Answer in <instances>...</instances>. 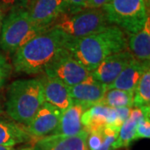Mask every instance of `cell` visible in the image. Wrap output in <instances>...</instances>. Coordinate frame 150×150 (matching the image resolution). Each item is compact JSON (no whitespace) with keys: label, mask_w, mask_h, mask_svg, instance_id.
I'll list each match as a JSON object with an SVG mask.
<instances>
[{"label":"cell","mask_w":150,"mask_h":150,"mask_svg":"<svg viewBox=\"0 0 150 150\" xmlns=\"http://www.w3.org/2000/svg\"><path fill=\"white\" fill-rule=\"evenodd\" d=\"M150 106V69L141 77L134 92V107Z\"/></svg>","instance_id":"obj_21"},{"label":"cell","mask_w":150,"mask_h":150,"mask_svg":"<svg viewBox=\"0 0 150 150\" xmlns=\"http://www.w3.org/2000/svg\"><path fill=\"white\" fill-rule=\"evenodd\" d=\"M144 1H145L146 5L148 6V8H149V0H144Z\"/></svg>","instance_id":"obj_31"},{"label":"cell","mask_w":150,"mask_h":150,"mask_svg":"<svg viewBox=\"0 0 150 150\" xmlns=\"http://www.w3.org/2000/svg\"><path fill=\"white\" fill-rule=\"evenodd\" d=\"M134 58L129 49L111 54L103 59L95 69L90 72V74L95 80L108 86L117 79Z\"/></svg>","instance_id":"obj_11"},{"label":"cell","mask_w":150,"mask_h":150,"mask_svg":"<svg viewBox=\"0 0 150 150\" xmlns=\"http://www.w3.org/2000/svg\"><path fill=\"white\" fill-rule=\"evenodd\" d=\"M88 133L83 129L79 134L72 136L50 134L33 139L28 146L21 150H89L88 146Z\"/></svg>","instance_id":"obj_8"},{"label":"cell","mask_w":150,"mask_h":150,"mask_svg":"<svg viewBox=\"0 0 150 150\" xmlns=\"http://www.w3.org/2000/svg\"><path fill=\"white\" fill-rule=\"evenodd\" d=\"M95 105H103L111 108L134 107V92L117 88L107 89L102 99Z\"/></svg>","instance_id":"obj_20"},{"label":"cell","mask_w":150,"mask_h":150,"mask_svg":"<svg viewBox=\"0 0 150 150\" xmlns=\"http://www.w3.org/2000/svg\"><path fill=\"white\" fill-rule=\"evenodd\" d=\"M25 8L33 23L45 31L64 13V6L63 0H27Z\"/></svg>","instance_id":"obj_9"},{"label":"cell","mask_w":150,"mask_h":150,"mask_svg":"<svg viewBox=\"0 0 150 150\" xmlns=\"http://www.w3.org/2000/svg\"><path fill=\"white\" fill-rule=\"evenodd\" d=\"M0 150H15L13 147L12 146H3L0 145Z\"/></svg>","instance_id":"obj_29"},{"label":"cell","mask_w":150,"mask_h":150,"mask_svg":"<svg viewBox=\"0 0 150 150\" xmlns=\"http://www.w3.org/2000/svg\"><path fill=\"white\" fill-rule=\"evenodd\" d=\"M106 90L107 85L95 80L91 74L84 81L69 87V94L73 100L85 103L90 106L99 102Z\"/></svg>","instance_id":"obj_16"},{"label":"cell","mask_w":150,"mask_h":150,"mask_svg":"<svg viewBox=\"0 0 150 150\" xmlns=\"http://www.w3.org/2000/svg\"><path fill=\"white\" fill-rule=\"evenodd\" d=\"M68 38L61 31L49 28L13 54V68L18 74L33 75L43 73L46 65L64 48Z\"/></svg>","instance_id":"obj_2"},{"label":"cell","mask_w":150,"mask_h":150,"mask_svg":"<svg viewBox=\"0 0 150 150\" xmlns=\"http://www.w3.org/2000/svg\"><path fill=\"white\" fill-rule=\"evenodd\" d=\"M117 119L114 108L93 105L85 110L81 118L83 129L89 134L102 130L107 125L113 126Z\"/></svg>","instance_id":"obj_12"},{"label":"cell","mask_w":150,"mask_h":150,"mask_svg":"<svg viewBox=\"0 0 150 150\" xmlns=\"http://www.w3.org/2000/svg\"><path fill=\"white\" fill-rule=\"evenodd\" d=\"M43 32L33 23L25 8H13L4 18L0 48L6 53L13 54L28 41Z\"/></svg>","instance_id":"obj_4"},{"label":"cell","mask_w":150,"mask_h":150,"mask_svg":"<svg viewBox=\"0 0 150 150\" xmlns=\"http://www.w3.org/2000/svg\"><path fill=\"white\" fill-rule=\"evenodd\" d=\"M150 138V114H144L137 125L135 139Z\"/></svg>","instance_id":"obj_22"},{"label":"cell","mask_w":150,"mask_h":150,"mask_svg":"<svg viewBox=\"0 0 150 150\" xmlns=\"http://www.w3.org/2000/svg\"><path fill=\"white\" fill-rule=\"evenodd\" d=\"M43 87V95L45 102L58 108L64 112L70 107L74 100L69 91V86L59 79L44 74L41 78Z\"/></svg>","instance_id":"obj_13"},{"label":"cell","mask_w":150,"mask_h":150,"mask_svg":"<svg viewBox=\"0 0 150 150\" xmlns=\"http://www.w3.org/2000/svg\"><path fill=\"white\" fill-rule=\"evenodd\" d=\"M116 113H117V119L116 122L113 124L112 127L116 128V129H120L122 124L124 123V121L129 118V113L131 111V108L129 107H120L115 108Z\"/></svg>","instance_id":"obj_25"},{"label":"cell","mask_w":150,"mask_h":150,"mask_svg":"<svg viewBox=\"0 0 150 150\" xmlns=\"http://www.w3.org/2000/svg\"><path fill=\"white\" fill-rule=\"evenodd\" d=\"M110 23L100 8H84L74 13H62L53 23L69 38H79L98 32Z\"/></svg>","instance_id":"obj_6"},{"label":"cell","mask_w":150,"mask_h":150,"mask_svg":"<svg viewBox=\"0 0 150 150\" xmlns=\"http://www.w3.org/2000/svg\"><path fill=\"white\" fill-rule=\"evenodd\" d=\"M4 14H5V12L0 8V34H1V29H2L3 21H4Z\"/></svg>","instance_id":"obj_28"},{"label":"cell","mask_w":150,"mask_h":150,"mask_svg":"<svg viewBox=\"0 0 150 150\" xmlns=\"http://www.w3.org/2000/svg\"><path fill=\"white\" fill-rule=\"evenodd\" d=\"M127 33L116 25L109 24L98 32L79 38H68L65 49L89 72L104 59L128 48Z\"/></svg>","instance_id":"obj_1"},{"label":"cell","mask_w":150,"mask_h":150,"mask_svg":"<svg viewBox=\"0 0 150 150\" xmlns=\"http://www.w3.org/2000/svg\"><path fill=\"white\" fill-rule=\"evenodd\" d=\"M149 61H142L134 58L119 74L117 79L107 86V89L117 88L134 92L141 77L146 70L149 69Z\"/></svg>","instance_id":"obj_14"},{"label":"cell","mask_w":150,"mask_h":150,"mask_svg":"<svg viewBox=\"0 0 150 150\" xmlns=\"http://www.w3.org/2000/svg\"><path fill=\"white\" fill-rule=\"evenodd\" d=\"M62 112L58 108L44 102L26 126L28 134L35 139L53 134L59 126Z\"/></svg>","instance_id":"obj_10"},{"label":"cell","mask_w":150,"mask_h":150,"mask_svg":"<svg viewBox=\"0 0 150 150\" xmlns=\"http://www.w3.org/2000/svg\"><path fill=\"white\" fill-rule=\"evenodd\" d=\"M44 74L55 78L67 86H74L87 79L90 72L64 48L43 70Z\"/></svg>","instance_id":"obj_7"},{"label":"cell","mask_w":150,"mask_h":150,"mask_svg":"<svg viewBox=\"0 0 150 150\" xmlns=\"http://www.w3.org/2000/svg\"><path fill=\"white\" fill-rule=\"evenodd\" d=\"M26 3L27 0H0V8L6 12L17 7L25 8Z\"/></svg>","instance_id":"obj_26"},{"label":"cell","mask_w":150,"mask_h":150,"mask_svg":"<svg viewBox=\"0 0 150 150\" xmlns=\"http://www.w3.org/2000/svg\"><path fill=\"white\" fill-rule=\"evenodd\" d=\"M108 0H87L86 8H100Z\"/></svg>","instance_id":"obj_27"},{"label":"cell","mask_w":150,"mask_h":150,"mask_svg":"<svg viewBox=\"0 0 150 150\" xmlns=\"http://www.w3.org/2000/svg\"><path fill=\"white\" fill-rule=\"evenodd\" d=\"M129 52L135 59L142 61L150 59V23L149 17L147 18L144 26L136 33L129 35L128 39Z\"/></svg>","instance_id":"obj_18"},{"label":"cell","mask_w":150,"mask_h":150,"mask_svg":"<svg viewBox=\"0 0 150 150\" xmlns=\"http://www.w3.org/2000/svg\"><path fill=\"white\" fill-rule=\"evenodd\" d=\"M144 115V113L140 108L134 107V109L131 108L129 118L122 124L118 132V138L112 144L113 149L129 147L133 141L136 140L135 135L137 125Z\"/></svg>","instance_id":"obj_19"},{"label":"cell","mask_w":150,"mask_h":150,"mask_svg":"<svg viewBox=\"0 0 150 150\" xmlns=\"http://www.w3.org/2000/svg\"><path fill=\"white\" fill-rule=\"evenodd\" d=\"M64 11L63 13H74L86 8L87 0H63Z\"/></svg>","instance_id":"obj_24"},{"label":"cell","mask_w":150,"mask_h":150,"mask_svg":"<svg viewBox=\"0 0 150 150\" xmlns=\"http://www.w3.org/2000/svg\"><path fill=\"white\" fill-rule=\"evenodd\" d=\"M33 139L25 126L13 120L0 118V145L14 147L17 144H28Z\"/></svg>","instance_id":"obj_17"},{"label":"cell","mask_w":150,"mask_h":150,"mask_svg":"<svg viewBox=\"0 0 150 150\" xmlns=\"http://www.w3.org/2000/svg\"><path fill=\"white\" fill-rule=\"evenodd\" d=\"M13 66L2 53H0V88H2L9 79Z\"/></svg>","instance_id":"obj_23"},{"label":"cell","mask_w":150,"mask_h":150,"mask_svg":"<svg viewBox=\"0 0 150 150\" xmlns=\"http://www.w3.org/2000/svg\"><path fill=\"white\" fill-rule=\"evenodd\" d=\"M102 9L110 24L129 35L141 30L149 18L144 0H108Z\"/></svg>","instance_id":"obj_5"},{"label":"cell","mask_w":150,"mask_h":150,"mask_svg":"<svg viewBox=\"0 0 150 150\" xmlns=\"http://www.w3.org/2000/svg\"><path fill=\"white\" fill-rule=\"evenodd\" d=\"M4 103H3V98L0 95V115H2L4 113Z\"/></svg>","instance_id":"obj_30"},{"label":"cell","mask_w":150,"mask_h":150,"mask_svg":"<svg viewBox=\"0 0 150 150\" xmlns=\"http://www.w3.org/2000/svg\"><path fill=\"white\" fill-rule=\"evenodd\" d=\"M91 106L85 103L74 101L73 104L62 112L59 126L53 134L72 136L83 130L81 118L83 112Z\"/></svg>","instance_id":"obj_15"},{"label":"cell","mask_w":150,"mask_h":150,"mask_svg":"<svg viewBox=\"0 0 150 150\" xmlns=\"http://www.w3.org/2000/svg\"><path fill=\"white\" fill-rule=\"evenodd\" d=\"M44 102L41 79H18L8 88L6 112L13 121L26 127Z\"/></svg>","instance_id":"obj_3"}]
</instances>
